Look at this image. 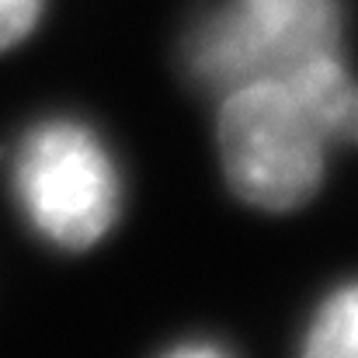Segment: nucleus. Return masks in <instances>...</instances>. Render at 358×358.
<instances>
[{
    "mask_svg": "<svg viewBox=\"0 0 358 358\" xmlns=\"http://www.w3.org/2000/svg\"><path fill=\"white\" fill-rule=\"evenodd\" d=\"M341 0H220L185 42L188 73L213 91L285 80L341 52Z\"/></svg>",
    "mask_w": 358,
    "mask_h": 358,
    "instance_id": "nucleus-2",
    "label": "nucleus"
},
{
    "mask_svg": "<svg viewBox=\"0 0 358 358\" xmlns=\"http://www.w3.org/2000/svg\"><path fill=\"white\" fill-rule=\"evenodd\" d=\"M45 0H0V52L24 42L42 17Z\"/></svg>",
    "mask_w": 358,
    "mask_h": 358,
    "instance_id": "nucleus-5",
    "label": "nucleus"
},
{
    "mask_svg": "<svg viewBox=\"0 0 358 358\" xmlns=\"http://www.w3.org/2000/svg\"><path fill=\"white\" fill-rule=\"evenodd\" d=\"M10 185L35 234L63 250L94 247L119 220V167L84 122L49 119L28 129L10 160Z\"/></svg>",
    "mask_w": 358,
    "mask_h": 358,
    "instance_id": "nucleus-3",
    "label": "nucleus"
},
{
    "mask_svg": "<svg viewBox=\"0 0 358 358\" xmlns=\"http://www.w3.org/2000/svg\"><path fill=\"white\" fill-rule=\"evenodd\" d=\"M216 139L223 174L247 206L292 213L317 195L327 150L358 143V80L345 56H331L285 80L230 87Z\"/></svg>",
    "mask_w": 358,
    "mask_h": 358,
    "instance_id": "nucleus-1",
    "label": "nucleus"
},
{
    "mask_svg": "<svg viewBox=\"0 0 358 358\" xmlns=\"http://www.w3.org/2000/svg\"><path fill=\"white\" fill-rule=\"evenodd\" d=\"M164 358H227V355L220 348H213V345H181V348L167 352Z\"/></svg>",
    "mask_w": 358,
    "mask_h": 358,
    "instance_id": "nucleus-6",
    "label": "nucleus"
},
{
    "mask_svg": "<svg viewBox=\"0 0 358 358\" xmlns=\"http://www.w3.org/2000/svg\"><path fill=\"white\" fill-rule=\"evenodd\" d=\"M299 358H358V282L334 289L324 299Z\"/></svg>",
    "mask_w": 358,
    "mask_h": 358,
    "instance_id": "nucleus-4",
    "label": "nucleus"
}]
</instances>
